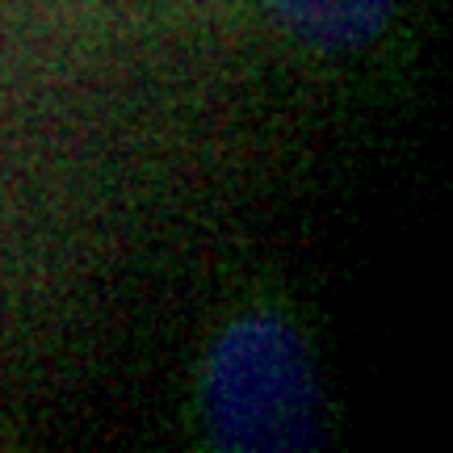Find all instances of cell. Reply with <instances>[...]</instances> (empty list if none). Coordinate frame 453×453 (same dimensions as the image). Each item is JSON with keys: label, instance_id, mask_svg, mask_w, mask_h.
<instances>
[{"label": "cell", "instance_id": "cell-1", "mask_svg": "<svg viewBox=\"0 0 453 453\" xmlns=\"http://www.w3.org/2000/svg\"><path fill=\"white\" fill-rule=\"evenodd\" d=\"M206 433L231 453L315 449L324 395L303 336L277 315H243L211 349L202 378Z\"/></svg>", "mask_w": 453, "mask_h": 453}, {"label": "cell", "instance_id": "cell-2", "mask_svg": "<svg viewBox=\"0 0 453 453\" xmlns=\"http://www.w3.org/2000/svg\"><path fill=\"white\" fill-rule=\"evenodd\" d=\"M277 21L319 50H357L387 26L395 0H265Z\"/></svg>", "mask_w": 453, "mask_h": 453}]
</instances>
